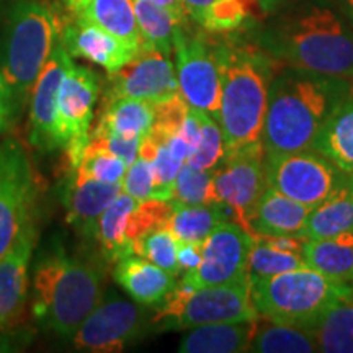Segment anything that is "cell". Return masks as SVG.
Returning <instances> with one entry per match:
<instances>
[{
    "instance_id": "1",
    "label": "cell",
    "mask_w": 353,
    "mask_h": 353,
    "mask_svg": "<svg viewBox=\"0 0 353 353\" xmlns=\"http://www.w3.org/2000/svg\"><path fill=\"white\" fill-rule=\"evenodd\" d=\"M348 88L350 79L278 65L260 138L265 154L312 149L330 114L347 99Z\"/></svg>"
},
{
    "instance_id": "2",
    "label": "cell",
    "mask_w": 353,
    "mask_h": 353,
    "mask_svg": "<svg viewBox=\"0 0 353 353\" xmlns=\"http://www.w3.org/2000/svg\"><path fill=\"white\" fill-rule=\"evenodd\" d=\"M260 46L281 65L353 77V26L325 3L307 2L285 13L262 33Z\"/></svg>"
},
{
    "instance_id": "3",
    "label": "cell",
    "mask_w": 353,
    "mask_h": 353,
    "mask_svg": "<svg viewBox=\"0 0 353 353\" xmlns=\"http://www.w3.org/2000/svg\"><path fill=\"white\" fill-rule=\"evenodd\" d=\"M221 76L218 123L228 151L262 138L270 83L278 64L262 46L247 43H214Z\"/></svg>"
},
{
    "instance_id": "4",
    "label": "cell",
    "mask_w": 353,
    "mask_h": 353,
    "mask_svg": "<svg viewBox=\"0 0 353 353\" xmlns=\"http://www.w3.org/2000/svg\"><path fill=\"white\" fill-rule=\"evenodd\" d=\"M32 294L34 321L48 332L70 341L103 299V276L94 265L54 245L34 263Z\"/></svg>"
},
{
    "instance_id": "5",
    "label": "cell",
    "mask_w": 353,
    "mask_h": 353,
    "mask_svg": "<svg viewBox=\"0 0 353 353\" xmlns=\"http://www.w3.org/2000/svg\"><path fill=\"white\" fill-rule=\"evenodd\" d=\"M61 23L43 0H13L0 26V72L19 100L30 103L34 82L61 39Z\"/></svg>"
},
{
    "instance_id": "6",
    "label": "cell",
    "mask_w": 353,
    "mask_h": 353,
    "mask_svg": "<svg viewBox=\"0 0 353 353\" xmlns=\"http://www.w3.org/2000/svg\"><path fill=\"white\" fill-rule=\"evenodd\" d=\"M250 296L260 317L312 332L327 309L352 285H337L309 267L250 278Z\"/></svg>"
},
{
    "instance_id": "7",
    "label": "cell",
    "mask_w": 353,
    "mask_h": 353,
    "mask_svg": "<svg viewBox=\"0 0 353 353\" xmlns=\"http://www.w3.org/2000/svg\"><path fill=\"white\" fill-rule=\"evenodd\" d=\"M157 306V311L149 317V329L157 332L259 317L250 296V281L205 288H193L180 281Z\"/></svg>"
},
{
    "instance_id": "8",
    "label": "cell",
    "mask_w": 353,
    "mask_h": 353,
    "mask_svg": "<svg viewBox=\"0 0 353 353\" xmlns=\"http://www.w3.org/2000/svg\"><path fill=\"white\" fill-rule=\"evenodd\" d=\"M38 176L32 159L15 138L0 143V260L34 223Z\"/></svg>"
},
{
    "instance_id": "9",
    "label": "cell",
    "mask_w": 353,
    "mask_h": 353,
    "mask_svg": "<svg viewBox=\"0 0 353 353\" xmlns=\"http://www.w3.org/2000/svg\"><path fill=\"white\" fill-rule=\"evenodd\" d=\"M265 175L267 187L309 208L319 205L347 179V174L314 149L267 156Z\"/></svg>"
},
{
    "instance_id": "10",
    "label": "cell",
    "mask_w": 353,
    "mask_h": 353,
    "mask_svg": "<svg viewBox=\"0 0 353 353\" xmlns=\"http://www.w3.org/2000/svg\"><path fill=\"white\" fill-rule=\"evenodd\" d=\"M100 97V77L85 65L70 64L57 95L56 138L69 169H76L90 138L94 110Z\"/></svg>"
},
{
    "instance_id": "11",
    "label": "cell",
    "mask_w": 353,
    "mask_h": 353,
    "mask_svg": "<svg viewBox=\"0 0 353 353\" xmlns=\"http://www.w3.org/2000/svg\"><path fill=\"white\" fill-rule=\"evenodd\" d=\"M265 149L260 141L226 151L223 161L214 167V193L219 205L231 211L232 221L249 231V221L263 192Z\"/></svg>"
},
{
    "instance_id": "12",
    "label": "cell",
    "mask_w": 353,
    "mask_h": 353,
    "mask_svg": "<svg viewBox=\"0 0 353 353\" xmlns=\"http://www.w3.org/2000/svg\"><path fill=\"white\" fill-rule=\"evenodd\" d=\"M174 54L180 95L190 107L211 114L218 121L221 76L214 43L203 34H190L185 25H180L175 30Z\"/></svg>"
},
{
    "instance_id": "13",
    "label": "cell",
    "mask_w": 353,
    "mask_h": 353,
    "mask_svg": "<svg viewBox=\"0 0 353 353\" xmlns=\"http://www.w3.org/2000/svg\"><path fill=\"white\" fill-rule=\"evenodd\" d=\"M149 330V317L143 304L108 294L85 317L70 337L76 350L92 353L123 352Z\"/></svg>"
},
{
    "instance_id": "14",
    "label": "cell",
    "mask_w": 353,
    "mask_h": 353,
    "mask_svg": "<svg viewBox=\"0 0 353 353\" xmlns=\"http://www.w3.org/2000/svg\"><path fill=\"white\" fill-rule=\"evenodd\" d=\"M252 244L249 231L231 219L223 221L203 241L200 267L183 275L182 281L193 288L245 283Z\"/></svg>"
},
{
    "instance_id": "15",
    "label": "cell",
    "mask_w": 353,
    "mask_h": 353,
    "mask_svg": "<svg viewBox=\"0 0 353 353\" xmlns=\"http://www.w3.org/2000/svg\"><path fill=\"white\" fill-rule=\"evenodd\" d=\"M179 90L175 64L161 51L143 50L117 72L108 74L103 103L118 99H138L157 103Z\"/></svg>"
},
{
    "instance_id": "16",
    "label": "cell",
    "mask_w": 353,
    "mask_h": 353,
    "mask_svg": "<svg viewBox=\"0 0 353 353\" xmlns=\"http://www.w3.org/2000/svg\"><path fill=\"white\" fill-rule=\"evenodd\" d=\"M70 64L72 56L64 50L59 39L43 65L30 97V143L43 152L59 149L56 138L57 95Z\"/></svg>"
},
{
    "instance_id": "17",
    "label": "cell",
    "mask_w": 353,
    "mask_h": 353,
    "mask_svg": "<svg viewBox=\"0 0 353 353\" xmlns=\"http://www.w3.org/2000/svg\"><path fill=\"white\" fill-rule=\"evenodd\" d=\"M34 244L37 226L33 223L21 232L10 252L0 260V329L15 327L23 317Z\"/></svg>"
},
{
    "instance_id": "18",
    "label": "cell",
    "mask_w": 353,
    "mask_h": 353,
    "mask_svg": "<svg viewBox=\"0 0 353 353\" xmlns=\"http://www.w3.org/2000/svg\"><path fill=\"white\" fill-rule=\"evenodd\" d=\"M61 44L72 57L90 61L108 74L117 72L138 54L103 28L77 17L61 30Z\"/></svg>"
},
{
    "instance_id": "19",
    "label": "cell",
    "mask_w": 353,
    "mask_h": 353,
    "mask_svg": "<svg viewBox=\"0 0 353 353\" xmlns=\"http://www.w3.org/2000/svg\"><path fill=\"white\" fill-rule=\"evenodd\" d=\"M121 192V183L99 182L72 169L63 198L68 221L77 231L94 236L100 216Z\"/></svg>"
},
{
    "instance_id": "20",
    "label": "cell",
    "mask_w": 353,
    "mask_h": 353,
    "mask_svg": "<svg viewBox=\"0 0 353 353\" xmlns=\"http://www.w3.org/2000/svg\"><path fill=\"white\" fill-rule=\"evenodd\" d=\"M114 280L143 306H157L176 286L175 275L139 255H128L114 265Z\"/></svg>"
},
{
    "instance_id": "21",
    "label": "cell",
    "mask_w": 353,
    "mask_h": 353,
    "mask_svg": "<svg viewBox=\"0 0 353 353\" xmlns=\"http://www.w3.org/2000/svg\"><path fill=\"white\" fill-rule=\"evenodd\" d=\"M311 210L278 190L267 187L250 216L249 232L265 236H303Z\"/></svg>"
},
{
    "instance_id": "22",
    "label": "cell",
    "mask_w": 353,
    "mask_h": 353,
    "mask_svg": "<svg viewBox=\"0 0 353 353\" xmlns=\"http://www.w3.org/2000/svg\"><path fill=\"white\" fill-rule=\"evenodd\" d=\"M257 319L218 322L188 329L179 342L180 353H242L250 352Z\"/></svg>"
},
{
    "instance_id": "23",
    "label": "cell",
    "mask_w": 353,
    "mask_h": 353,
    "mask_svg": "<svg viewBox=\"0 0 353 353\" xmlns=\"http://www.w3.org/2000/svg\"><path fill=\"white\" fill-rule=\"evenodd\" d=\"M304 260L312 270L337 285H353V231L325 239H306Z\"/></svg>"
},
{
    "instance_id": "24",
    "label": "cell",
    "mask_w": 353,
    "mask_h": 353,
    "mask_svg": "<svg viewBox=\"0 0 353 353\" xmlns=\"http://www.w3.org/2000/svg\"><path fill=\"white\" fill-rule=\"evenodd\" d=\"M347 231H353V185L348 174L327 198L311 210L303 237L325 239Z\"/></svg>"
},
{
    "instance_id": "25",
    "label": "cell",
    "mask_w": 353,
    "mask_h": 353,
    "mask_svg": "<svg viewBox=\"0 0 353 353\" xmlns=\"http://www.w3.org/2000/svg\"><path fill=\"white\" fill-rule=\"evenodd\" d=\"M74 17L100 26L134 52L143 50L134 0H90L85 8Z\"/></svg>"
},
{
    "instance_id": "26",
    "label": "cell",
    "mask_w": 353,
    "mask_h": 353,
    "mask_svg": "<svg viewBox=\"0 0 353 353\" xmlns=\"http://www.w3.org/2000/svg\"><path fill=\"white\" fill-rule=\"evenodd\" d=\"M312 149L329 159L343 174H353V99L350 95L330 114Z\"/></svg>"
},
{
    "instance_id": "27",
    "label": "cell",
    "mask_w": 353,
    "mask_h": 353,
    "mask_svg": "<svg viewBox=\"0 0 353 353\" xmlns=\"http://www.w3.org/2000/svg\"><path fill=\"white\" fill-rule=\"evenodd\" d=\"M154 123V103L138 99H118L107 101L100 112L94 130L120 136L126 139H141L149 134Z\"/></svg>"
},
{
    "instance_id": "28",
    "label": "cell",
    "mask_w": 353,
    "mask_h": 353,
    "mask_svg": "<svg viewBox=\"0 0 353 353\" xmlns=\"http://www.w3.org/2000/svg\"><path fill=\"white\" fill-rule=\"evenodd\" d=\"M138 205V200H134L131 195L121 192L103 214L100 216L97 223L94 236L99 242L103 257L110 262L117 263L118 260L128 257L132 254V247L128 241L126 229L128 219H130L131 211Z\"/></svg>"
},
{
    "instance_id": "29",
    "label": "cell",
    "mask_w": 353,
    "mask_h": 353,
    "mask_svg": "<svg viewBox=\"0 0 353 353\" xmlns=\"http://www.w3.org/2000/svg\"><path fill=\"white\" fill-rule=\"evenodd\" d=\"M311 334L319 352L353 353V285L327 309Z\"/></svg>"
},
{
    "instance_id": "30",
    "label": "cell",
    "mask_w": 353,
    "mask_h": 353,
    "mask_svg": "<svg viewBox=\"0 0 353 353\" xmlns=\"http://www.w3.org/2000/svg\"><path fill=\"white\" fill-rule=\"evenodd\" d=\"M228 219L232 221V214L224 205H174L167 228L176 241L203 244L214 228Z\"/></svg>"
},
{
    "instance_id": "31",
    "label": "cell",
    "mask_w": 353,
    "mask_h": 353,
    "mask_svg": "<svg viewBox=\"0 0 353 353\" xmlns=\"http://www.w3.org/2000/svg\"><path fill=\"white\" fill-rule=\"evenodd\" d=\"M250 352L257 353H312L319 352L314 334L307 330L278 324L265 317H257Z\"/></svg>"
},
{
    "instance_id": "32",
    "label": "cell",
    "mask_w": 353,
    "mask_h": 353,
    "mask_svg": "<svg viewBox=\"0 0 353 353\" xmlns=\"http://www.w3.org/2000/svg\"><path fill=\"white\" fill-rule=\"evenodd\" d=\"M134 8L143 50L161 51L170 56L174 52L175 30L185 23H180L170 12L152 3L151 0H134Z\"/></svg>"
},
{
    "instance_id": "33",
    "label": "cell",
    "mask_w": 353,
    "mask_h": 353,
    "mask_svg": "<svg viewBox=\"0 0 353 353\" xmlns=\"http://www.w3.org/2000/svg\"><path fill=\"white\" fill-rule=\"evenodd\" d=\"M172 205H219L214 193L213 170H203L185 162L172 187Z\"/></svg>"
},
{
    "instance_id": "34",
    "label": "cell",
    "mask_w": 353,
    "mask_h": 353,
    "mask_svg": "<svg viewBox=\"0 0 353 353\" xmlns=\"http://www.w3.org/2000/svg\"><path fill=\"white\" fill-rule=\"evenodd\" d=\"M176 244L179 241L170 229L162 226L139 237L132 244V254L156 263L157 267L176 276L180 275L179 262H176Z\"/></svg>"
},
{
    "instance_id": "35",
    "label": "cell",
    "mask_w": 353,
    "mask_h": 353,
    "mask_svg": "<svg viewBox=\"0 0 353 353\" xmlns=\"http://www.w3.org/2000/svg\"><path fill=\"white\" fill-rule=\"evenodd\" d=\"M200 118V141L195 151L190 154L187 164L203 170H213L226 156V143H224L223 130L219 123L208 113L198 110Z\"/></svg>"
},
{
    "instance_id": "36",
    "label": "cell",
    "mask_w": 353,
    "mask_h": 353,
    "mask_svg": "<svg viewBox=\"0 0 353 353\" xmlns=\"http://www.w3.org/2000/svg\"><path fill=\"white\" fill-rule=\"evenodd\" d=\"M126 169L128 165L123 159L114 156L107 149L100 148V145L90 143V141L83 149L81 162L76 167V170L88 176V179L107 183H121Z\"/></svg>"
},
{
    "instance_id": "37",
    "label": "cell",
    "mask_w": 353,
    "mask_h": 353,
    "mask_svg": "<svg viewBox=\"0 0 353 353\" xmlns=\"http://www.w3.org/2000/svg\"><path fill=\"white\" fill-rule=\"evenodd\" d=\"M303 267H307L304 255L276 250L254 242L249 255V280L250 278L278 275V273L296 270V268Z\"/></svg>"
},
{
    "instance_id": "38",
    "label": "cell",
    "mask_w": 353,
    "mask_h": 353,
    "mask_svg": "<svg viewBox=\"0 0 353 353\" xmlns=\"http://www.w3.org/2000/svg\"><path fill=\"white\" fill-rule=\"evenodd\" d=\"M190 112V105L180 94L154 103V123L151 131L159 139L165 141L182 131Z\"/></svg>"
},
{
    "instance_id": "39",
    "label": "cell",
    "mask_w": 353,
    "mask_h": 353,
    "mask_svg": "<svg viewBox=\"0 0 353 353\" xmlns=\"http://www.w3.org/2000/svg\"><path fill=\"white\" fill-rule=\"evenodd\" d=\"M252 0H216L206 15L203 28L208 32H232L250 15Z\"/></svg>"
},
{
    "instance_id": "40",
    "label": "cell",
    "mask_w": 353,
    "mask_h": 353,
    "mask_svg": "<svg viewBox=\"0 0 353 353\" xmlns=\"http://www.w3.org/2000/svg\"><path fill=\"white\" fill-rule=\"evenodd\" d=\"M157 141V152L151 161L154 169V198L170 201L172 187H174L176 174L182 169L185 162L179 161V159L172 156V152L167 149L164 141H161L159 138Z\"/></svg>"
},
{
    "instance_id": "41",
    "label": "cell",
    "mask_w": 353,
    "mask_h": 353,
    "mask_svg": "<svg viewBox=\"0 0 353 353\" xmlns=\"http://www.w3.org/2000/svg\"><path fill=\"white\" fill-rule=\"evenodd\" d=\"M121 188L138 201L154 198V169L151 162L138 156L131 165H128L121 180Z\"/></svg>"
},
{
    "instance_id": "42",
    "label": "cell",
    "mask_w": 353,
    "mask_h": 353,
    "mask_svg": "<svg viewBox=\"0 0 353 353\" xmlns=\"http://www.w3.org/2000/svg\"><path fill=\"white\" fill-rule=\"evenodd\" d=\"M21 108L15 94L8 85L3 74L0 72V134L10 130L17 118L20 117Z\"/></svg>"
},
{
    "instance_id": "43",
    "label": "cell",
    "mask_w": 353,
    "mask_h": 353,
    "mask_svg": "<svg viewBox=\"0 0 353 353\" xmlns=\"http://www.w3.org/2000/svg\"><path fill=\"white\" fill-rule=\"evenodd\" d=\"M33 341V330L26 327L0 329V353L23 350Z\"/></svg>"
},
{
    "instance_id": "44",
    "label": "cell",
    "mask_w": 353,
    "mask_h": 353,
    "mask_svg": "<svg viewBox=\"0 0 353 353\" xmlns=\"http://www.w3.org/2000/svg\"><path fill=\"white\" fill-rule=\"evenodd\" d=\"M176 262H179L180 273H183V275L195 272L201 263V244L179 241V244H176Z\"/></svg>"
},
{
    "instance_id": "45",
    "label": "cell",
    "mask_w": 353,
    "mask_h": 353,
    "mask_svg": "<svg viewBox=\"0 0 353 353\" xmlns=\"http://www.w3.org/2000/svg\"><path fill=\"white\" fill-rule=\"evenodd\" d=\"M214 2L216 0H183V6L190 19L195 20L198 25L203 26L206 20V15H208L210 8Z\"/></svg>"
},
{
    "instance_id": "46",
    "label": "cell",
    "mask_w": 353,
    "mask_h": 353,
    "mask_svg": "<svg viewBox=\"0 0 353 353\" xmlns=\"http://www.w3.org/2000/svg\"><path fill=\"white\" fill-rule=\"evenodd\" d=\"M151 2L156 3L159 7L165 8L167 12H170L180 23H187L188 13L185 10L183 0H151Z\"/></svg>"
},
{
    "instance_id": "47",
    "label": "cell",
    "mask_w": 353,
    "mask_h": 353,
    "mask_svg": "<svg viewBox=\"0 0 353 353\" xmlns=\"http://www.w3.org/2000/svg\"><path fill=\"white\" fill-rule=\"evenodd\" d=\"M334 3L337 6L339 12H341L353 26V0H334Z\"/></svg>"
},
{
    "instance_id": "48",
    "label": "cell",
    "mask_w": 353,
    "mask_h": 353,
    "mask_svg": "<svg viewBox=\"0 0 353 353\" xmlns=\"http://www.w3.org/2000/svg\"><path fill=\"white\" fill-rule=\"evenodd\" d=\"M61 2L72 15H79L90 0H61Z\"/></svg>"
},
{
    "instance_id": "49",
    "label": "cell",
    "mask_w": 353,
    "mask_h": 353,
    "mask_svg": "<svg viewBox=\"0 0 353 353\" xmlns=\"http://www.w3.org/2000/svg\"><path fill=\"white\" fill-rule=\"evenodd\" d=\"M348 95H350L353 99V77L350 79V88H348Z\"/></svg>"
},
{
    "instance_id": "50",
    "label": "cell",
    "mask_w": 353,
    "mask_h": 353,
    "mask_svg": "<svg viewBox=\"0 0 353 353\" xmlns=\"http://www.w3.org/2000/svg\"><path fill=\"white\" fill-rule=\"evenodd\" d=\"M348 179H350V182L353 185V174H348Z\"/></svg>"
}]
</instances>
